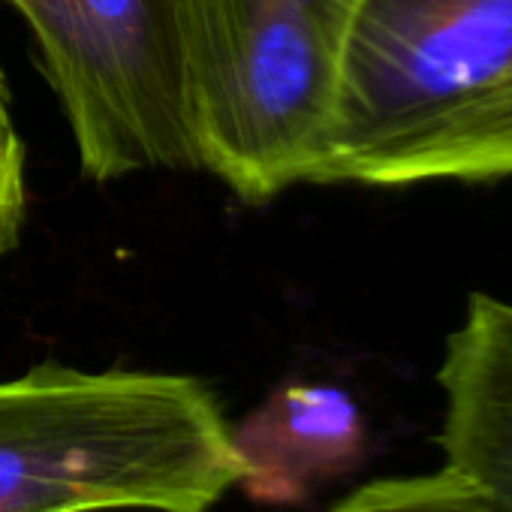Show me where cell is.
Here are the masks:
<instances>
[{"instance_id":"1","label":"cell","mask_w":512,"mask_h":512,"mask_svg":"<svg viewBox=\"0 0 512 512\" xmlns=\"http://www.w3.org/2000/svg\"><path fill=\"white\" fill-rule=\"evenodd\" d=\"M512 178V0H359L311 184Z\"/></svg>"},{"instance_id":"2","label":"cell","mask_w":512,"mask_h":512,"mask_svg":"<svg viewBox=\"0 0 512 512\" xmlns=\"http://www.w3.org/2000/svg\"><path fill=\"white\" fill-rule=\"evenodd\" d=\"M238 476L193 377L46 362L0 383V512H208Z\"/></svg>"},{"instance_id":"3","label":"cell","mask_w":512,"mask_h":512,"mask_svg":"<svg viewBox=\"0 0 512 512\" xmlns=\"http://www.w3.org/2000/svg\"><path fill=\"white\" fill-rule=\"evenodd\" d=\"M359 0H178L199 172L260 205L311 172Z\"/></svg>"},{"instance_id":"4","label":"cell","mask_w":512,"mask_h":512,"mask_svg":"<svg viewBox=\"0 0 512 512\" xmlns=\"http://www.w3.org/2000/svg\"><path fill=\"white\" fill-rule=\"evenodd\" d=\"M31 28L94 184L136 172H199L178 0H0Z\"/></svg>"},{"instance_id":"5","label":"cell","mask_w":512,"mask_h":512,"mask_svg":"<svg viewBox=\"0 0 512 512\" xmlns=\"http://www.w3.org/2000/svg\"><path fill=\"white\" fill-rule=\"evenodd\" d=\"M241 461L238 485L253 503L299 506L317 488L353 473L368 428L350 392L329 383H287L229 428Z\"/></svg>"},{"instance_id":"6","label":"cell","mask_w":512,"mask_h":512,"mask_svg":"<svg viewBox=\"0 0 512 512\" xmlns=\"http://www.w3.org/2000/svg\"><path fill=\"white\" fill-rule=\"evenodd\" d=\"M446 467L512 512V302L473 293L437 368Z\"/></svg>"},{"instance_id":"7","label":"cell","mask_w":512,"mask_h":512,"mask_svg":"<svg viewBox=\"0 0 512 512\" xmlns=\"http://www.w3.org/2000/svg\"><path fill=\"white\" fill-rule=\"evenodd\" d=\"M329 512H500L452 467L419 476L374 479Z\"/></svg>"},{"instance_id":"8","label":"cell","mask_w":512,"mask_h":512,"mask_svg":"<svg viewBox=\"0 0 512 512\" xmlns=\"http://www.w3.org/2000/svg\"><path fill=\"white\" fill-rule=\"evenodd\" d=\"M25 142L16 130L10 85L0 67V256H7L22 235L25 208H28V184H25Z\"/></svg>"}]
</instances>
